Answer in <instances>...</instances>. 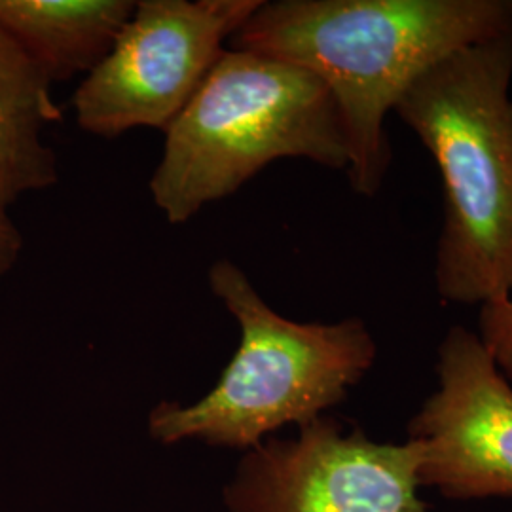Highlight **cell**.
<instances>
[{
	"label": "cell",
	"mask_w": 512,
	"mask_h": 512,
	"mask_svg": "<svg viewBox=\"0 0 512 512\" xmlns=\"http://www.w3.org/2000/svg\"><path fill=\"white\" fill-rule=\"evenodd\" d=\"M435 370L437 389L406 427L421 488L454 501L512 497V385L463 325L440 340Z\"/></svg>",
	"instance_id": "52a82bcc"
},
{
	"label": "cell",
	"mask_w": 512,
	"mask_h": 512,
	"mask_svg": "<svg viewBox=\"0 0 512 512\" xmlns=\"http://www.w3.org/2000/svg\"><path fill=\"white\" fill-rule=\"evenodd\" d=\"M512 33V0H277L232 37L319 76L348 141L351 188L372 198L391 165L385 116L444 57Z\"/></svg>",
	"instance_id": "6da1fadb"
},
{
	"label": "cell",
	"mask_w": 512,
	"mask_h": 512,
	"mask_svg": "<svg viewBox=\"0 0 512 512\" xmlns=\"http://www.w3.org/2000/svg\"><path fill=\"white\" fill-rule=\"evenodd\" d=\"M298 429L249 450L228 492L232 512H431L414 440L376 442L330 416Z\"/></svg>",
	"instance_id": "8992f818"
},
{
	"label": "cell",
	"mask_w": 512,
	"mask_h": 512,
	"mask_svg": "<svg viewBox=\"0 0 512 512\" xmlns=\"http://www.w3.org/2000/svg\"><path fill=\"white\" fill-rule=\"evenodd\" d=\"M262 0H141L110 54L74 92L82 131H167Z\"/></svg>",
	"instance_id": "5b68a950"
},
{
	"label": "cell",
	"mask_w": 512,
	"mask_h": 512,
	"mask_svg": "<svg viewBox=\"0 0 512 512\" xmlns=\"http://www.w3.org/2000/svg\"><path fill=\"white\" fill-rule=\"evenodd\" d=\"M131 0H0V29L54 84L92 73L135 12Z\"/></svg>",
	"instance_id": "ba28073f"
},
{
	"label": "cell",
	"mask_w": 512,
	"mask_h": 512,
	"mask_svg": "<svg viewBox=\"0 0 512 512\" xmlns=\"http://www.w3.org/2000/svg\"><path fill=\"white\" fill-rule=\"evenodd\" d=\"M52 82L0 29V207L57 183V156L44 128L61 120Z\"/></svg>",
	"instance_id": "9c48e42d"
},
{
	"label": "cell",
	"mask_w": 512,
	"mask_h": 512,
	"mask_svg": "<svg viewBox=\"0 0 512 512\" xmlns=\"http://www.w3.org/2000/svg\"><path fill=\"white\" fill-rule=\"evenodd\" d=\"M476 334L497 370L512 385V293L480 306Z\"/></svg>",
	"instance_id": "30bf717a"
},
{
	"label": "cell",
	"mask_w": 512,
	"mask_h": 512,
	"mask_svg": "<svg viewBox=\"0 0 512 512\" xmlns=\"http://www.w3.org/2000/svg\"><path fill=\"white\" fill-rule=\"evenodd\" d=\"M285 158L348 171L346 131L332 93L293 63L224 50L165 131L150 194L165 219L184 224Z\"/></svg>",
	"instance_id": "3957f363"
},
{
	"label": "cell",
	"mask_w": 512,
	"mask_h": 512,
	"mask_svg": "<svg viewBox=\"0 0 512 512\" xmlns=\"http://www.w3.org/2000/svg\"><path fill=\"white\" fill-rule=\"evenodd\" d=\"M511 84L509 33L444 57L395 107L442 179L435 287L444 304L512 293Z\"/></svg>",
	"instance_id": "7a4b0ae2"
},
{
	"label": "cell",
	"mask_w": 512,
	"mask_h": 512,
	"mask_svg": "<svg viewBox=\"0 0 512 512\" xmlns=\"http://www.w3.org/2000/svg\"><path fill=\"white\" fill-rule=\"evenodd\" d=\"M209 287L238 321L241 342L219 384L198 403H160L150 412L148 431L164 444L198 439L253 450L281 427L327 416L376 363V340L359 317L287 319L226 258L209 268Z\"/></svg>",
	"instance_id": "277c9868"
},
{
	"label": "cell",
	"mask_w": 512,
	"mask_h": 512,
	"mask_svg": "<svg viewBox=\"0 0 512 512\" xmlns=\"http://www.w3.org/2000/svg\"><path fill=\"white\" fill-rule=\"evenodd\" d=\"M23 251V236L6 213V209L0 207V281L4 275L10 274V270L16 266L19 255Z\"/></svg>",
	"instance_id": "8fae6325"
}]
</instances>
